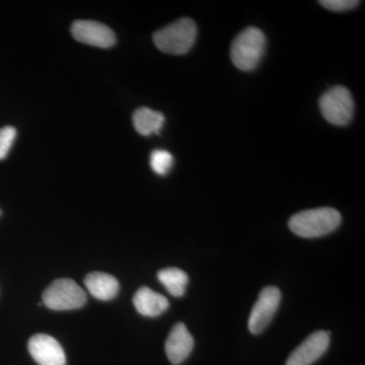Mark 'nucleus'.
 Here are the masks:
<instances>
[{"label":"nucleus","mask_w":365,"mask_h":365,"mask_svg":"<svg viewBox=\"0 0 365 365\" xmlns=\"http://www.w3.org/2000/svg\"><path fill=\"white\" fill-rule=\"evenodd\" d=\"M193 347V336L190 334L187 327L182 323L173 327L165 342V353L170 361L173 364H182L188 359Z\"/></svg>","instance_id":"9d476101"},{"label":"nucleus","mask_w":365,"mask_h":365,"mask_svg":"<svg viewBox=\"0 0 365 365\" xmlns=\"http://www.w3.org/2000/svg\"><path fill=\"white\" fill-rule=\"evenodd\" d=\"M319 106L324 118L335 126H346L352 120L354 102L345 86H334L325 91L319 98Z\"/></svg>","instance_id":"39448f33"},{"label":"nucleus","mask_w":365,"mask_h":365,"mask_svg":"<svg viewBox=\"0 0 365 365\" xmlns=\"http://www.w3.org/2000/svg\"><path fill=\"white\" fill-rule=\"evenodd\" d=\"M280 302L281 292L277 287H269L262 289L250 314V332L254 335L263 332L275 316Z\"/></svg>","instance_id":"423d86ee"},{"label":"nucleus","mask_w":365,"mask_h":365,"mask_svg":"<svg viewBox=\"0 0 365 365\" xmlns=\"http://www.w3.org/2000/svg\"><path fill=\"white\" fill-rule=\"evenodd\" d=\"M324 7L332 11H347L355 9L360 4L355 0H322L319 1Z\"/></svg>","instance_id":"f3484780"},{"label":"nucleus","mask_w":365,"mask_h":365,"mask_svg":"<svg viewBox=\"0 0 365 365\" xmlns=\"http://www.w3.org/2000/svg\"><path fill=\"white\" fill-rule=\"evenodd\" d=\"M133 304L139 314L150 318L160 316L170 306L167 297L148 287H141L137 290L133 297Z\"/></svg>","instance_id":"9b49d317"},{"label":"nucleus","mask_w":365,"mask_h":365,"mask_svg":"<svg viewBox=\"0 0 365 365\" xmlns=\"http://www.w3.org/2000/svg\"><path fill=\"white\" fill-rule=\"evenodd\" d=\"M85 284L93 297L100 300H110L119 292V282L111 274L93 272L88 274Z\"/></svg>","instance_id":"f8f14e48"},{"label":"nucleus","mask_w":365,"mask_h":365,"mask_svg":"<svg viewBox=\"0 0 365 365\" xmlns=\"http://www.w3.org/2000/svg\"><path fill=\"white\" fill-rule=\"evenodd\" d=\"M29 351L40 365H66V352L58 341L46 334H37L29 340Z\"/></svg>","instance_id":"6e6552de"},{"label":"nucleus","mask_w":365,"mask_h":365,"mask_svg":"<svg viewBox=\"0 0 365 365\" xmlns=\"http://www.w3.org/2000/svg\"><path fill=\"white\" fill-rule=\"evenodd\" d=\"M158 278L173 297H181L185 294L189 278L186 272L181 269H163L158 273Z\"/></svg>","instance_id":"4468645a"},{"label":"nucleus","mask_w":365,"mask_h":365,"mask_svg":"<svg viewBox=\"0 0 365 365\" xmlns=\"http://www.w3.org/2000/svg\"><path fill=\"white\" fill-rule=\"evenodd\" d=\"M196 37V24L191 19L184 18L157 31L153 35V43L162 52L182 55L192 49Z\"/></svg>","instance_id":"7ed1b4c3"},{"label":"nucleus","mask_w":365,"mask_h":365,"mask_svg":"<svg viewBox=\"0 0 365 365\" xmlns=\"http://www.w3.org/2000/svg\"><path fill=\"white\" fill-rule=\"evenodd\" d=\"M133 125L135 130L143 136L160 133L165 124L163 113L155 111L150 108H140L133 114Z\"/></svg>","instance_id":"ddd939ff"},{"label":"nucleus","mask_w":365,"mask_h":365,"mask_svg":"<svg viewBox=\"0 0 365 365\" xmlns=\"http://www.w3.org/2000/svg\"><path fill=\"white\" fill-rule=\"evenodd\" d=\"M330 345V335L317 331L302 343L288 357L285 365H312L321 359Z\"/></svg>","instance_id":"1a4fd4ad"},{"label":"nucleus","mask_w":365,"mask_h":365,"mask_svg":"<svg viewBox=\"0 0 365 365\" xmlns=\"http://www.w3.org/2000/svg\"><path fill=\"white\" fill-rule=\"evenodd\" d=\"M266 37L260 29L250 26L235 37L230 47V59L242 71H253L263 58Z\"/></svg>","instance_id":"f03ea898"},{"label":"nucleus","mask_w":365,"mask_h":365,"mask_svg":"<svg viewBox=\"0 0 365 365\" xmlns=\"http://www.w3.org/2000/svg\"><path fill=\"white\" fill-rule=\"evenodd\" d=\"M16 136V129L13 126H6L0 129V160L9 155Z\"/></svg>","instance_id":"dca6fc26"},{"label":"nucleus","mask_w":365,"mask_h":365,"mask_svg":"<svg viewBox=\"0 0 365 365\" xmlns=\"http://www.w3.org/2000/svg\"><path fill=\"white\" fill-rule=\"evenodd\" d=\"M71 34L78 42L98 48H110L116 42V36L111 29L95 21H74Z\"/></svg>","instance_id":"0eeeda50"},{"label":"nucleus","mask_w":365,"mask_h":365,"mask_svg":"<svg viewBox=\"0 0 365 365\" xmlns=\"http://www.w3.org/2000/svg\"><path fill=\"white\" fill-rule=\"evenodd\" d=\"M151 169L160 176H165L174 165V157L168 150H155L151 153Z\"/></svg>","instance_id":"2eb2a0df"},{"label":"nucleus","mask_w":365,"mask_h":365,"mask_svg":"<svg viewBox=\"0 0 365 365\" xmlns=\"http://www.w3.org/2000/svg\"><path fill=\"white\" fill-rule=\"evenodd\" d=\"M43 302L53 311L81 309L86 302V294L76 281L62 278L53 281L43 292Z\"/></svg>","instance_id":"20e7f679"},{"label":"nucleus","mask_w":365,"mask_h":365,"mask_svg":"<svg viewBox=\"0 0 365 365\" xmlns=\"http://www.w3.org/2000/svg\"><path fill=\"white\" fill-rule=\"evenodd\" d=\"M0 215H1V211H0Z\"/></svg>","instance_id":"a211bd4d"},{"label":"nucleus","mask_w":365,"mask_h":365,"mask_svg":"<svg viewBox=\"0 0 365 365\" xmlns=\"http://www.w3.org/2000/svg\"><path fill=\"white\" fill-rule=\"evenodd\" d=\"M339 211L331 207L309 209L297 213L290 218L289 228L294 235L306 239L324 237L339 227Z\"/></svg>","instance_id":"f257e3e1"}]
</instances>
